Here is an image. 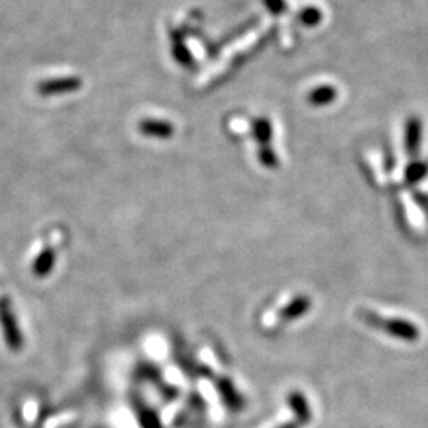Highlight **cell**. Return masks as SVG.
I'll return each instance as SVG.
<instances>
[{
    "label": "cell",
    "instance_id": "obj_1",
    "mask_svg": "<svg viewBox=\"0 0 428 428\" xmlns=\"http://www.w3.org/2000/svg\"><path fill=\"white\" fill-rule=\"evenodd\" d=\"M0 324H2L5 341L11 350H19L23 348L21 330L18 327L16 317L13 314L10 302L6 298L0 300Z\"/></svg>",
    "mask_w": 428,
    "mask_h": 428
},
{
    "label": "cell",
    "instance_id": "obj_2",
    "mask_svg": "<svg viewBox=\"0 0 428 428\" xmlns=\"http://www.w3.org/2000/svg\"><path fill=\"white\" fill-rule=\"evenodd\" d=\"M367 321L381 322L379 327L387 330L389 334H392L398 338H403V340H408V341H414L419 338V330L414 327L411 322L398 321V319H389V321H384V319H379L373 314H367Z\"/></svg>",
    "mask_w": 428,
    "mask_h": 428
},
{
    "label": "cell",
    "instance_id": "obj_3",
    "mask_svg": "<svg viewBox=\"0 0 428 428\" xmlns=\"http://www.w3.org/2000/svg\"><path fill=\"white\" fill-rule=\"evenodd\" d=\"M56 264V254L53 249H44V251L38 255L37 260L34 262V267H32V270H34V274L38 278L48 276L49 271L53 270V267Z\"/></svg>",
    "mask_w": 428,
    "mask_h": 428
},
{
    "label": "cell",
    "instance_id": "obj_4",
    "mask_svg": "<svg viewBox=\"0 0 428 428\" xmlns=\"http://www.w3.org/2000/svg\"><path fill=\"white\" fill-rule=\"evenodd\" d=\"M140 130L149 137L169 138L173 133V127L169 123H162V121H145V123L140 124Z\"/></svg>",
    "mask_w": 428,
    "mask_h": 428
},
{
    "label": "cell",
    "instance_id": "obj_5",
    "mask_svg": "<svg viewBox=\"0 0 428 428\" xmlns=\"http://www.w3.org/2000/svg\"><path fill=\"white\" fill-rule=\"evenodd\" d=\"M406 146L408 151L414 154L419 149L420 145V123L417 119H411L408 123V129H406Z\"/></svg>",
    "mask_w": 428,
    "mask_h": 428
},
{
    "label": "cell",
    "instance_id": "obj_6",
    "mask_svg": "<svg viewBox=\"0 0 428 428\" xmlns=\"http://www.w3.org/2000/svg\"><path fill=\"white\" fill-rule=\"evenodd\" d=\"M335 95H336V91L334 87L324 86V87H319V89H316V91L311 92L310 102L312 105H325V104H330V102L335 99Z\"/></svg>",
    "mask_w": 428,
    "mask_h": 428
},
{
    "label": "cell",
    "instance_id": "obj_7",
    "mask_svg": "<svg viewBox=\"0 0 428 428\" xmlns=\"http://www.w3.org/2000/svg\"><path fill=\"white\" fill-rule=\"evenodd\" d=\"M310 308V300L306 297H300L295 302H292L287 308L284 310L283 316L287 319H295L298 316H302L303 312L308 311Z\"/></svg>",
    "mask_w": 428,
    "mask_h": 428
},
{
    "label": "cell",
    "instance_id": "obj_8",
    "mask_svg": "<svg viewBox=\"0 0 428 428\" xmlns=\"http://www.w3.org/2000/svg\"><path fill=\"white\" fill-rule=\"evenodd\" d=\"M255 132H257V140L260 143H265L270 140L271 137V129H270V124L267 123V121H259L257 124H255Z\"/></svg>",
    "mask_w": 428,
    "mask_h": 428
},
{
    "label": "cell",
    "instance_id": "obj_9",
    "mask_svg": "<svg viewBox=\"0 0 428 428\" xmlns=\"http://www.w3.org/2000/svg\"><path fill=\"white\" fill-rule=\"evenodd\" d=\"M425 171H427V167L424 164H414V165H411L410 170H408V180H410L411 183L417 181L425 175Z\"/></svg>",
    "mask_w": 428,
    "mask_h": 428
},
{
    "label": "cell",
    "instance_id": "obj_10",
    "mask_svg": "<svg viewBox=\"0 0 428 428\" xmlns=\"http://www.w3.org/2000/svg\"><path fill=\"white\" fill-rule=\"evenodd\" d=\"M259 157H260V162L264 164V165H267V167H273L274 164H276V157H274V154L271 151H260L259 152Z\"/></svg>",
    "mask_w": 428,
    "mask_h": 428
},
{
    "label": "cell",
    "instance_id": "obj_11",
    "mask_svg": "<svg viewBox=\"0 0 428 428\" xmlns=\"http://www.w3.org/2000/svg\"><path fill=\"white\" fill-rule=\"evenodd\" d=\"M265 2H268V5H270V8L273 11H283L284 10L283 0H265Z\"/></svg>",
    "mask_w": 428,
    "mask_h": 428
}]
</instances>
